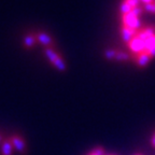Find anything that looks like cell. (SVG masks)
Listing matches in <instances>:
<instances>
[{
  "instance_id": "10",
  "label": "cell",
  "mask_w": 155,
  "mask_h": 155,
  "mask_svg": "<svg viewBox=\"0 0 155 155\" xmlns=\"http://www.w3.org/2000/svg\"><path fill=\"white\" fill-rule=\"evenodd\" d=\"M12 149L13 145L10 140H7L2 143V147H1V152L2 155H12Z\"/></svg>"
},
{
  "instance_id": "21",
  "label": "cell",
  "mask_w": 155,
  "mask_h": 155,
  "mask_svg": "<svg viewBox=\"0 0 155 155\" xmlns=\"http://www.w3.org/2000/svg\"><path fill=\"white\" fill-rule=\"evenodd\" d=\"M154 3H155V0H154Z\"/></svg>"
},
{
  "instance_id": "19",
  "label": "cell",
  "mask_w": 155,
  "mask_h": 155,
  "mask_svg": "<svg viewBox=\"0 0 155 155\" xmlns=\"http://www.w3.org/2000/svg\"><path fill=\"white\" fill-rule=\"evenodd\" d=\"M1 140H2V137H1V135H0V142H1Z\"/></svg>"
},
{
  "instance_id": "13",
  "label": "cell",
  "mask_w": 155,
  "mask_h": 155,
  "mask_svg": "<svg viewBox=\"0 0 155 155\" xmlns=\"http://www.w3.org/2000/svg\"><path fill=\"white\" fill-rule=\"evenodd\" d=\"M131 10H133V8H131L128 3H126L125 1H123V2L121 3V5H120V12H121L122 15L128 14Z\"/></svg>"
},
{
  "instance_id": "15",
  "label": "cell",
  "mask_w": 155,
  "mask_h": 155,
  "mask_svg": "<svg viewBox=\"0 0 155 155\" xmlns=\"http://www.w3.org/2000/svg\"><path fill=\"white\" fill-rule=\"evenodd\" d=\"M88 155H104V150L102 148H100V147H98V148L94 149Z\"/></svg>"
},
{
  "instance_id": "12",
  "label": "cell",
  "mask_w": 155,
  "mask_h": 155,
  "mask_svg": "<svg viewBox=\"0 0 155 155\" xmlns=\"http://www.w3.org/2000/svg\"><path fill=\"white\" fill-rule=\"evenodd\" d=\"M116 53H117V50H116V48H107L106 51L104 52V56L108 61H112V59L114 61Z\"/></svg>"
},
{
  "instance_id": "3",
  "label": "cell",
  "mask_w": 155,
  "mask_h": 155,
  "mask_svg": "<svg viewBox=\"0 0 155 155\" xmlns=\"http://www.w3.org/2000/svg\"><path fill=\"white\" fill-rule=\"evenodd\" d=\"M127 46H128L129 51H130V56L134 57V56L138 55V54L142 53V52L145 51V44L144 41H143L142 39H140L138 36H135L133 37L130 41L127 43Z\"/></svg>"
},
{
  "instance_id": "20",
  "label": "cell",
  "mask_w": 155,
  "mask_h": 155,
  "mask_svg": "<svg viewBox=\"0 0 155 155\" xmlns=\"http://www.w3.org/2000/svg\"><path fill=\"white\" fill-rule=\"evenodd\" d=\"M135 155H141V154H135Z\"/></svg>"
},
{
  "instance_id": "8",
  "label": "cell",
  "mask_w": 155,
  "mask_h": 155,
  "mask_svg": "<svg viewBox=\"0 0 155 155\" xmlns=\"http://www.w3.org/2000/svg\"><path fill=\"white\" fill-rule=\"evenodd\" d=\"M36 43H38V41L35 34H28L23 38V45L26 48H31Z\"/></svg>"
},
{
  "instance_id": "9",
  "label": "cell",
  "mask_w": 155,
  "mask_h": 155,
  "mask_svg": "<svg viewBox=\"0 0 155 155\" xmlns=\"http://www.w3.org/2000/svg\"><path fill=\"white\" fill-rule=\"evenodd\" d=\"M129 59H131L130 53H127V52H124V51H119V50H117V53H116V56H115V58H114V61H128Z\"/></svg>"
},
{
  "instance_id": "11",
  "label": "cell",
  "mask_w": 155,
  "mask_h": 155,
  "mask_svg": "<svg viewBox=\"0 0 155 155\" xmlns=\"http://www.w3.org/2000/svg\"><path fill=\"white\" fill-rule=\"evenodd\" d=\"M144 44H145V51L147 53L153 50L155 48V35H152L150 36L149 38H147V40L144 41Z\"/></svg>"
},
{
  "instance_id": "1",
  "label": "cell",
  "mask_w": 155,
  "mask_h": 155,
  "mask_svg": "<svg viewBox=\"0 0 155 155\" xmlns=\"http://www.w3.org/2000/svg\"><path fill=\"white\" fill-rule=\"evenodd\" d=\"M44 54H45L48 61H50V63H51L58 71H61V72L66 71L67 65H66V63H65V59H64V58L61 57L54 48H46L45 50H44Z\"/></svg>"
},
{
  "instance_id": "4",
  "label": "cell",
  "mask_w": 155,
  "mask_h": 155,
  "mask_svg": "<svg viewBox=\"0 0 155 155\" xmlns=\"http://www.w3.org/2000/svg\"><path fill=\"white\" fill-rule=\"evenodd\" d=\"M35 35H36V38H37V41H38V43L44 45V46H45V48H54L56 46L55 40H54L53 37L50 36L48 32H45V31H37Z\"/></svg>"
},
{
  "instance_id": "7",
  "label": "cell",
  "mask_w": 155,
  "mask_h": 155,
  "mask_svg": "<svg viewBox=\"0 0 155 155\" xmlns=\"http://www.w3.org/2000/svg\"><path fill=\"white\" fill-rule=\"evenodd\" d=\"M135 34H136V30L129 29L127 27L121 26V37L125 43H128L131 39H133V37L135 36Z\"/></svg>"
},
{
  "instance_id": "16",
  "label": "cell",
  "mask_w": 155,
  "mask_h": 155,
  "mask_svg": "<svg viewBox=\"0 0 155 155\" xmlns=\"http://www.w3.org/2000/svg\"><path fill=\"white\" fill-rule=\"evenodd\" d=\"M154 2V0H140V3H142L143 5H148V3H152Z\"/></svg>"
},
{
  "instance_id": "5",
  "label": "cell",
  "mask_w": 155,
  "mask_h": 155,
  "mask_svg": "<svg viewBox=\"0 0 155 155\" xmlns=\"http://www.w3.org/2000/svg\"><path fill=\"white\" fill-rule=\"evenodd\" d=\"M131 59L135 61V64L138 66V67L144 68L150 64L152 57H151V56L149 55V53H147V52H142V53H140V54H138V55L131 57Z\"/></svg>"
},
{
  "instance_id": "2",
  "label": "cell",
  "mask_w": 155,
  "mask_h": 155,
  "mask_svg": "<svg viewBox=\"0 0 155 155\" xmlns=\"http://www.w3.org/2000/svg\"><path fill=\"white\" fill-rule=\"evenodd\" d=\"M121 22H122V26L127 27V28H129V29H133V30H136V31L141 28L140 18H139L137 15L134 14L131 11L128 14L122 15Z\"/></svg>"
},
{
  "instance_id": "17",
  "label": "cell",
  "mask_w": 155,
  "mask_h": 155,
  "mask_svg": "<svg viewBox=\"0 0 155 155\" xmlns=\"http://www.w3.org/2000/svg\"><path fill=\"white\" fill-rule=\"evenodd\" d=\"M149 55H150L152 58H154V57H155V48H153V50H151L150 52H149Z\"/></svg>"
},
{
  "instance_id": "14",
  "label": "cell",
  "mask_w": 155,
  "mask_h": 155,
  "mask_svg": "<svg viewBox=\"0 0 155 155\" xmlns=\"http://www.w3.org/2000/svg\"><path fill=\"white\" fill-rule=\"evenodd\" d=\"M123 1H125L126 3H128L133 9L140 5V0H123Z\"/></svg>"
},
{
  "instance_id": "6",
  "label": "cell",
  "mask_w": 155,
  "mask_h": 155,
  "mask_svg": "<svg viewBox=\"0 0 155 155\" xmlns=\"http://www.w3.org/2000/svg\"><path fill=\"white\" fill-rule=\"evenodd\" d=\"M11 143H12L13 148L19 153H25L26 151V143H25L24 139L22 137H19V136H12L11 137Z\"/></svg>"
},
{
  "instance_id": "18",
  "label": "cell",
  "mask_w": 155,
  "mask_h": 155,
  "mask_svg": "<svg viewBox=\"0 0 155 155\" xmlns=\"http://www.w3.org/2000/svg\"><path fill=\"white\" fill-rule=\"evenodd\" d=\"M151 144H152L153 148H155V133H154V135L152 136V139H151Z\"/></svg>"
}]
</instances>
